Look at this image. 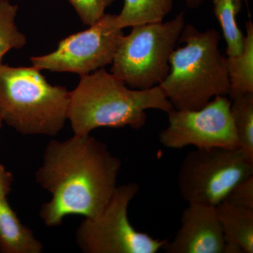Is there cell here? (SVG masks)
Masks as SVG:
<instances>
[{
    "instance_id": "23",
    "label": "cell",
    "mask_w": 253,
    "mask_h": 253,
    "mask_svg": "<svg viewBox=\"0 0 253 253\" xmlns=\"http://www.w3.org/2000/svg\"><path fill=\"white\" fill-rule=\"evenodd\" d=\"M2 122H3L2 119H1V116H0V129H1V124H2Z\"/></svg>"
},
{
    "instance_id": "13",
    "label": "cell",
    "mask_w": 253,
    "mask_h": 253,
    "mask_svg": "<svg viewBox=\"0 0 253 253\" xmlns=\"http://www.w3.org/2000/svg\"><path fill=\"white\" fill-rule=\"evenodd\" d=\"M229 76V99L253 93V23L249 19L246 25L244 48L241 54L226 56Z\"/></svg>"
},
{
    "instance_id": "17",
    "label": "cell",
    "mask_w": 253,
    "mask_h": 253,
    "mask_svg": "<svg viewBox=\"0 0 253 253\" xmlns=\"http://www.w3.org/2000/svg\"><path fill=\"white\" fill-rule=\"evenodd\" d=\"M18 9L9 0H0V63L9 50L21 49L27 42L15 23Z\"/></svg>"
},
{
    "instance_id": "2",
    "label": "cell",
    "mask_w": 253,
    "mask_h": 253,
    "mask_svg": "<svg viewBox=\"0 0 253 253\" xmlns=\"http://www.w3.org/2000/svg\"><path fill=\"white\" fill-rule=\"evenodd\" d=\"M150 109L169 114L174 108L159 86L131 89L103 68L81 76L76 89L70 91L67 119L77 135L99 127L139 129L146 125Z\"/></svg>"
},
{
    "instance_id": "11",
    "label": "cell",
    "mask_w": 253,
    "mask_h": 253,
    "mask_svg": "<svg viewBox=\"0 0 253 253\" xmlns=\"http://www.w3.org/2000/svg\"><path fill=\"white\" fill-rule=\"evenodd\" d=\"M216 211L225 241L224 253H253V210L223 201Z\"/></svg>"
},
{
    "instance_id": "16",
    "label": "cell",
    "mask_w": 253,
    "mask_h": 253,
    "mask_svg": "<svg viewBox=\"0 0 253 253\" xmlns=\"http://www.w3.org/2000/svg\"><path fill=\"white\" fill-rule=\"evenodd\" d=\"M242 3L232 1H219L214 4V14L220 25L226 44V56L241 54L244 48L245 35L240 29L236 16Z\"/></svg>"
},
{
    "instance_id": "3",
    "label": "cell",
    "mask_w": 253,
    "mask_h": 253,
    "mask_svg": "<svg viewBox=\"0 0 253 253\" xmlns=\"http://www.w3.org/2000/svg\"><path fill=\"white\" fill-rule=\"evenodd\" d=\"M221 36L214 28L200 31L184 26L169 59V71L160 84L174 110L201 109L217 96H228L230 89L226 57L219 44Z\"/></svg>"
},
{
    "instance_id": "12",
    "label": "cell",
    "mask_w": 253,
    "mask_h": 253,
    "mask_svg": "<svg viewBox=\"0 0 253 253\" xmlns=\"http://www.w3.org/2000/svg\"><path fill=\"white\" fill-rule=\"evenodd\" d=\"M43 245L20 220L7 198L0 199V252L41 253Z\"/></svg>"
},
{
    "instance_id": "9",
    "label": "cell",
    "mask_w": 253,
    "mask_h": 253,
    "mask_svg": "<svg viewBox=\"0 0 253 253\" xmlns=\"http://www.w3.org/2000/svg\"><path fill=\"white\" fill-rule=\"evenodd\" d=\"M231 104L227 96H217L200 109L173 110L160 132V143L171 149H239Z\"/></svg>"
},
{
    "instance_id": "7",
    "label": "cell",
    "mask_w": 253,
    "mask_h": 253,
    "mask_svg": "<svg viewBox=\"0 0 253 253\" xmlns=\"http://www.w3.org/2000/svg\"><path fill=\"white\" fill-rule=\"evenodd\" d=\"M139 186L130 182L118 186L99 216L85 218L78 226L76 240L84 253H156L168 239L160 240L136 230L128 218V207Z\"/></svg>"
},
{
    "instance_id": "20",
    "label": "cell",
    "mask_w": 253,
    "mask_h": 253,
    "mask_svg": "<svg viewBox=\"0 0 253 253\" xmlns=\"http://www.w3.org/2000/svg\"><path fill=\"white\" fill-rule=\"evenodd\" d=\"M14 182L12 173L7 171L4 166L0 164V199L7 198L11 192Z\"/></svg>"
},
{
    "instance_id": "4",
    "label": "cell",
    "mask_w": 253,
    "mask_h": 253,
    "mask_svg": "<svg viewBox=\"0 0 253 253\" xmlns=\"http://www.w3.org/2000/svg\"><path fill=\"white\" fill-rule=\"evenodd\" d=\"M70 91L41 70L0 63V116L23 135L56 136L67 120Z\"/></svg>"
},
{
    "instance_id": "6",
    "label": "cell",
    "mask_w": 253,
    "mask_h": 253,
    "mask_svg": "<svg viewBox=\"0 0 253 253\" xmlns=\"http://www.w3.org/2000/svg\"><path fill=\"white\" fill-rule=\"evenodd\" d=\"M251 176L253 162L239 149H196L181 163L178 187L188 204L217 206Z\"/></svg>"
},
{
    "instance_id": "10",
    "label": "cell",
    "mask_w": 253,
    "mask_h": 253,
    "mask_svg": "<svg viewBox=\"0 0 253 253\" xmlns=\"http://www.w3.org/2000/svg\"><path fill=\"white\" fill-rule=\"evenodd\" d=\"M224 247L216 206L189 204L181 214L180 228L162 250L167 253H224Z\"/></svg>"
},
{
    "instance_id": "18",
    "label": "cell",
    "mask_w": 253,
    "mask_h": 253,
    "mask_svg": "<svg viewBox=\"0 0 253 253\" xmlns=\"http://www.w3.org/2000/svg\"><path fill=\"white\" fill-rule=\"evenodd\" d=\"M116 0H68L83 24L91 26L106 14V10Z\"/></svg>"
},
{
    "instance_id": "21",
    "label": "cell",
    "mask_w": 253,
    "mask_h": 253,
    "mask_svg": "<svg viewBox=\"0 0 253 253\" xmlns=\"http://www.w3.org/2000/svg\"><path fill=\"white\" fill-rule=\"evenodd\" d=\"M184 1H185L188 7L191 9H196L204 2L205 0H184Z\"/></svg>"
},
{
    "instance_id": "14",
    "label": "cell",
    "mask_w": 253,
    "mask_h": 253,
    "mask_svg": "<svg viewBox=\"0 0 253 253\" xmlns=\"http://www.w3.org/2000/svg\"><path fill=\"white\" fill-rule=\"evenodd\" d=\"M174 0H124L116 22L121 29L144 23L163 21L170 13Z\"/></svg>"
},
{
    "instance_id": "15",
    "label": "cell",
    "mask_w": 253,
    "mask_h": 253,
    "mask_svg": "<svg viewBox=\"0 0 253 253\" xmlns=\"http://www.w3.org/2000/svg\"><path fill=\"white\" fill-rule=\"evenodd\" d=\"M231 114L238 147L253 162V93L231 100Z\"/></svg>"
},
{
    "instance_id": "5",
    "label": "cell",
    "mask_w": 253,
    "mask_h": 253,
    "mask_svg": "<svg viewBox=\"0 0 253 253\" xmlns=\"http://www.w3.org/2000/svg\"><path fill=\"white\" fill-rule=\"evenodd\" d=\"M185 26L184 12L168 21L132 26L118 44L111 73L131 89L159 86L169 71V59Z\"/></svg>"
},
{
    "instance_id": "19",
    "label": "cell",
    "mask_w": 253,
    "mask_h": 253,
    "mask_svg": "<svg viewBox=\"0 0 253 253\" xmlns=\"http://www.w3.org/2000/svg\"><path fill=\"white\" fill-rule=\"evenodd\" d=\"M224 201L240 207L253 210V176L238 184L231 190Z\"/></svg>"
},
{
    "instance_id": "1",
    "label": "cell",
    "mask_w": 253,
    "mask_h": 253,
    "mask_svg": "<svg viewBox=\"0 0 253 253\" xmlns=\"http://www.w3.org/2000/svg\"><path fill=\"white\" fill-rule=\"evenodd\" d=\"M121 166L107 145L89 134L50 141L36 172V182L51 196L40 210L44 224L56 227L73 214L99 216L116 191Z\"/></svg>"
},
{
    "instance_id": "22",
    "label": "cell",
    "mask_w": 253,
    "mask_h": 253,
    "mask_svg": "<svg viewBox=\"0 0 253 253\" xmlns=\"http://www.w3.org/2000/svg\"><path fill=\"white\" fill-rule=\"evenodd\" d=\"M213 1V4H214V3L217 2V1H235V2H240L242 3L243 1H246V2H247V0H212Z\"/></svg>"
},
{
    "instance_id": "8",
    "label": "cell",
    "mask_w": 253,
    "mask_h": 253,
    "mask_svg": "<svg viewBox=\"0 0 253 253\" xmlns=\"http://www.w3.org/2000/svg\"><path fill=\"white\" fill-rule=\"evenodd\" d=\"M117 14H106L85 31L61 41L49 54L31 57L32 66L53 72L84 76L111 65L123 29L116 22Z\"/></svg>"
}]
</instances>
